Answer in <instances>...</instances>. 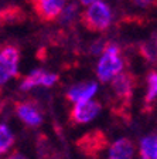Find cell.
I'll list each match as a JSON object with an SVG mask.
<instances>
[{
    "label": "cell",
    "mask_w": 157,
    "mask_h": 159,
    "mask_svg": "<svg viewBox=\"0 0 157 159\" xmlns=\"http://www.w3.org/2000/svg\"><path fill=\"white\" fill-rule=\"evenodd\" d=\"M137 85V77L130 71L119 73L112 78V94H113V105L112 114L122 118L123 122H130V107L134 88Z\"/></svg>",
    "instance_id": "cell-1"
},
{
    "label": "cell",
    "mask_w": 157,
    "mask_h": 159,
    "mask_svg": "<svg viewBox=\"0 0 157 159\" xmlns=\"http://www.w3.org/2000/svg\"><path fill=\"white\" fill-rule=\"evenodd\" d=\"M81 24L91 33H103L109 29L112 21V10L103 2H95L81 13Z\"/></svg>",
    "instance_id": "cell-2"
},
{
    "label": "cell",
    "mask_w": 157,
    "mask_h": 159,
    "mask_svg": "<svg viewBox=\"0 0 157 159\" xmlns=\"http://www.w3.org/2000/svg\"><path fill=\"white\" fill-rule=\"evenodd\" d=\"M102 51H103V54H102V58L98 63L96 75H98L101 83H108L116 74L122 71L123 61H122L120 57V47L113 41L103 44Z\"/></svg>",
    "instance_id": "cell-3"
},
{
    "label": "cell",
    "mask_w": 157,
    "mask_h": 159,
    "mask_svg": "<svg viewBox=\"0 0 157 159\" xmlns=\"http://www.w3.org/2000/svg\"><path fill=\"white\" fill-rule=\"evenodd\" d=\"M108 136L102 129H92L76 139L78 151L89 159H96L108 148Z\"/></svg>",
    "instance_id": "cell-4"
},
{
    "label": "cell",
    "mask_w": 157,
    "mask_h": 159,
    "mask_svg": "<svg viewBox=\"0 0 157 159\" xmlns=\"http://www.w3.org/2000/svg\"><path fill=\"white\" fill-rule=\"evenodd\" d=\"M20 61V48L14 44H3L0 47V87L10 78L17 75Z\"/></svg>",
    "instance_id": "cell-5"
},
{
    "label": "cell",
    "mask_w": 157,
    "mask_h": 159,
    "mask_svg": "<svg viewBox=\"0 0 157 159\" xmlns=\"http://www.w3.org/2000/svg\"><path fill=\"white\" fill-rule=\"evenodd\" d=\"M102 109V105L99 101H91V99H85V101H79V102H74V107L69 111L68 121L72 126L76 125H84V124L89 122L95 118Z\"/></svg>",
    "instance_id": "cell-6"
},
{
    "label": "cell",
    "mask_w": 157,
    "mask_h": 159,
    "mask_svg": "<svg viewBox=\"0 0 157 159\" xmlns=\"http://www.w3.org/2000/svg\"><path fill=\"white\" fill-rule=\"evenodd\" d=\"M67 0H30L36 16L43 23H52L65 7Z\"/></svg>",
    "instance_id": "cell-7"
},
{
    "label": "cell",
    "mask_w": 157,
    "mask_h": 159,
    "mask_svg": "<svg viewBox=\"0 0 157 159\" xmlns=\"http://www.w3.org/2000/svg\"><path fill=\"white\" fill-rule=\"evenodd\" d=\"M14 111L17 116L28 126H36L43 124V112L40 109L38 104L33 99H26V101H17L14 102Z\"/></svg>",
    "instance_id": "cell-8"
},
{
    "label": "cell",
    "mask_w": 157,
    "mask_h": 159,
    "mask_svg": "<svg viewBox=\"0 0 157 159\" xmlns=\"http://www.w3.org/2000/svg\"><path fill=\"white\" fill-rule=\"evenodd\" d=\"M58 74H50L46 73L44 70H34L26 78L23 80V83L20 85L21 91H28V89L34 88V87H51L58 81Z\"/></svg>",
    "instance_id": "cell-9"
},
{
    "label": "cell",
    "mask_w": 157,
    "mask_h": 159,
    "mask_svg": "<svg viewBox=\"0 0 157 159\" xmlns=\"http://www.w3.org/2000/svg\"><path fill=\"white\" fill-rule=\"evenodd\" d=\"M96 89H98V85L95 83H79L68 89L67 99L71 102H79V101L91 99V97L96 93Z\"/></svg>",
    "instance_id": "cell-10"
},
{
    "label": "cell",
    "mask_w": 157,
    "mask_h": 159,
    "mask_svg": "<svg viewBox=\"0 0 157 159\" xmlns=\"http://www.w3.org/2000/svg\"><path fill=\"white\" fill-rule=\"evenodd\" d=\"M134 153V145L129 138L118 139L109 148L108 159H132Z\"/></svg>",
    "instance_id": "cell-11"
},
{
    "label": "cell",
    "mask_w": 157,
    "mask_h": 159,
    "mask_svg": "<svg viewBox=\"0 0 157 159\" xmlns=\"http://www.w3.org/2000/svg\"><path fill=\"white\" fill-rule=\"evenodd\" d=\"M26 20V13L20 6L10 4L0 10V27L9 24H20Z\"/></svg>",
    "instance_id": "cell-12"
},
{
    "label": "cell",
    "mask_w": 157,
    "mask_h": 159,
    "mask_svg": "<svg viewBox=\"0 0 157 159\" xmlns=\"http://www.w3.org/2000/svg\"><path fill=\"white\" fill-rule=\"evenodd\" d=\"M140 159H157V134H150L142 139Z\"/></svg>",
    "instance_id": "cell-13"
},
{
    "label": "cell",
    "mask_w": 157,
    "mask_h": 159,
    "mask_svg": "<svg viewBox=\"0 0 157 159\" xmlns=\"http://www.w3.org/2000/svg\"><path fill=\"white\" fill-rule=\"evenodd\" d=\"M157 98V73L156 71H150L147 75V91H146V97H144V107L146 108H153L156 104Z\"/></svg>",
    "instance_id": "cell-14"
},
{
    "label": "cell",
    "mask_w": 157,
    "mask_h": 159,
    "mask_svg": "<svg viewBox=\"0 0 157 159\" xmlns=\"http://www.w3.org/2000/svg\"><path fill=\"white\" fill-rule=\"evenodd\" d=\"M14 143V135L4 124H0V155L9 151Z\"/></svg>",
    "instance_id": "cell-15"
},
{
    "label": "cell",
    "mask_w": 157,
    "mask_h": 159,
    "mask_svg": "<svg viewBox=\"0 0 157 159\" xmlns=\"http://www.w3.org/2000/svg\"><path fill=\"white\" fill-rule=\"evenodd\" d=\"M75 14H78V4H76V3H71L69 6H67V7H64V9H62V11L59 13L58 19H59V21H61L62 24H65V23L72 21V20H74V17H75Z\"/></svg>",
    "instance_id": "cell-16"
},
{
    "label": "cell",
    "mask_w": 157,
    "mask_h": 159,
    "mask_svg": "<svg viewBox=\"0 0 157 159\" xmlns=\"http://www.w3.org/2000/svg\"><path fill=\"white\" fill-rule=\"evenodd\" d=\"M132 2H133V4L139 7H144V9L157 6V0H132Z\"/></svg>",
    "instance_id": "cell-17"
},
{
    "label": "cell",
    "mask_w": 157,
    "mask_h": 159,
    "mask_svg": "<svg viewBox=\"0 0 157 159\" xmlns=\"http://www.w3.org/2000/svg\"><path fill=\"white\" fill-rule=\"evenodd\" d=\"M140 54L146 60L153 58V53H151V50H150V46H147V44H142L140 46Z\"/></svg>",
    "instance_id": "cell-18"
},
{
    "label": "cell",
    "mask_w": 157,
    "mask_h": 159,
    "mask_svg": "<svg viewBox=\"0 0 157 159\" xmlns=\"http://www.w3.org/2000/svg\"><path fill=\"white\" fill-rule=\"evenodd\" d=\"M6 159H28V158H27V156H24L23 153H20L19 151H14V152L11 153V155L7 156Z\"/></svg>",
    "instance_id": "cell-19"
},
{
    "label": "cell",
    "mask_w": 157,
    "mask_h": 159,
    "mask_svg": "<svg viewBox=\"0 0 157 159\" xmlns=\"http://www.w3.org/2000/svg\"><path fill=\"white\" fill-rule=\"evenodd\" d=\"M81 2V4H84V6H89V4L95 3V2H101V0H79Z\"/></svg>",
    "instance_id": "cell-20"
}]
</instances>
